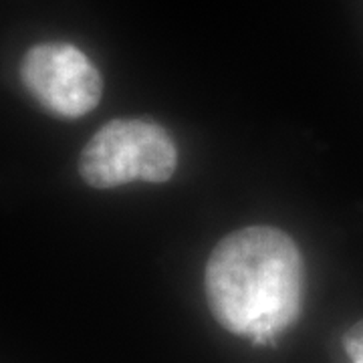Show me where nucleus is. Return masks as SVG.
I'll return each instance as SVG.
<instances>
[{
  "label": "nucleus",
  "mask_w": 363,
  "mask_h": 363,
  "mask_svg": "<svg viewBox=\"0 0 363 363\" xmlns=\"http://www.w3.org/2000/svg\"><path fill=\"white\" fill-rule=\"evenodd\" d=\"M204 291L220 327L255 345H271L303 309V255L281 228H238L210 252Z\"/></svg>",
  "instance_id": "obj_1"
},
{
  "label": "nucleus",
  "mask_w": 363,
  "mask_h": 363,
  "mask_svg": "<svg viewBox=\"0 0 363 363\" xmlns=\"http://www.w3.org/2000/svg\"><path fill=\"white\" fill-rule=\"evenodd\" d=\"M178 168V147L166 128L150 119H113L81 152V178L97 190L130 182L164 184Z\"/></svg>",
  "instance_id": "obj_2"
},
{
  "label": "nucleus",
  "mask_w": 363,
  "mask_h": 363,
  "mask_svg": "<svg viewBox=\"0 0 363 363\" xmlns=\"http://www.w3.org/2000/svg\"><path fill=\"white\" fill-rule=\"evenodd\" d=\"M21 79L35 101L61 119L91 113L104 93V79L85 52L71 43H39L21 63Z\"/></svg>",
  "instance_id": "obj_3"
},
{
  "label": "nucleus",
  "mask_w": 363,
  "mask_h": 363,
  "mask_svg": "<svg viewBox=\"0 0 363 363\" xmlns=\"http://www.w3.org/2000/svg\"><path fill=\"white\" fill-rule=\"evenodd\" d=\"M343 350L351 363H363V321L351 325L343 335Z\"/></svg>",
  "instance_id": "obj_4"
}]
</instances>
